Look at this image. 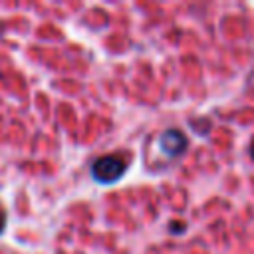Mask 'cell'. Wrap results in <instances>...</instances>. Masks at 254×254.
I'll return each instance as SVG.
<instances>
[{"label": "cell", "mask_w": 254, "mask_h": 254, "mask_svg": "<svg viewBox=\"0 0 254 254\" xmlns=\"http://www.w3.org/2000/svg\"><path fill=\"white\" fill-rule=\"evenodd\" d=\"M125 161L119 159V157H113V155H107V157H101L93 163L91 167V175L95 181L99 183H115L117 179H121V175L125 173Z\"/></svg>", "instance_id": "cell-1"}, {"label": "cell", "mask_w": 254, "mask_h": 254, "mask_svg": "<svg viewBox=\"0 0 254 254\" xmlns=\"http://www.w3.org/2000/svg\"><path fill=\"white\" fill-rule=\"evenodd\" d=\"M252 157H254V145H252Z\"/></svg>", "instance_id": "cell-4"}, {"label": "cell", "mask_w": 254, "mask_h": 254, "mask_svg": "<svg viewBox=\"0 0 254 254\" xmlns=\"http://www.w3.org/2000/svg\"><path fill=\"white\" fill-rule=\"evenodd\" d=\"M4 226H6V212H4L2 208H0V234H2Z\"/></svg>", "instance_id": "cell-3"}, {"label": "cell", "mask_w": 254, "mask_h": 254, "mask_svg": "<svg viewBox=\"0 0 254 254\" xmlns=\"http://www.w3.org/2000/svg\"><path fill=\"white\" fill-rule=\"evenodd\" d=\"M161 149L169 157H177L187 149V139H185V135L181 131H175V129L165 131L161 135Z\"/></svg>", "instance_id": "cell-2"}]
</instances>
